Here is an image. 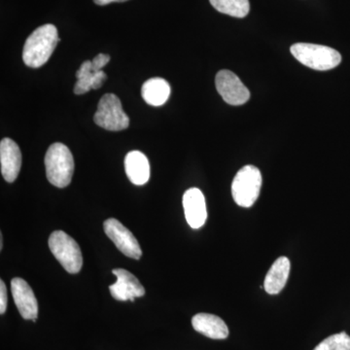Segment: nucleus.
<instances>
[{
	"label": "nucleus",
	"instance_id": "4468645a",
	"mask_svg": "<svg viewBox=\"0 0 350 350\" xmlns=\"http://www.w3.org/2000/svg\"><path fill=\"white\" fill-rule=\"evenodd\" d=\"M77 82L75 87L76 94H84L91 90L100 89L107 76L105 71L94 68L92 61L84 62L76 72Z\"/></svg>",
	"mask_w": 350,
	"mask_h": 350
},
{
	"label": "nucleus",
	"instance_id": "20e7f679",
	"mask_svg": "<svg viewBox=\"0 0 350 350\" xmlns=\"http://www.w3.org/2000/svg\"><path fill=\"white\" fill-rule=\"evenodd\" d=\"M262 183V174L254 165H245L239 170L232 184L234 202L241 207H251L259 198Z\"/></svg>",
	"mask_w": 350,
	"mask_h": 350
},
{
	"label": "nucleus",
	"instance_id": "dca6fc26",
	"mask_svg": "<svg viewBox=\"0 0 350 350\" xmlns=\"http://www.w3.org/2000/svg\"><path fill=\"white\" fill-rule=\"evenodd\" d=\"M290 273V261L287 257H280L273 262L265 278L264 289L269 295H276L286 285Z\"/></svg>",
	"mask_w": 350,
	"mask_h": 350
},
{
	"label": "nucleus",
	"instance_id": "f03ea898",
	"mask_svg": "<svg viewBox=\"0 0 350 350\" xmlns=\"http://www.w3.org/2000/svg\"><path fill=\"white\" fill-rule=\"evenodd\" d=\"M48 181L57 188L68 187L75 172V160L68 147L63 144L51 145L45 156Z\"/></svg>",
	"mask_w": 350,
	"mask_h": 350
},
{
	"label": "nucleus",
	"instance_id": "f3484780",
	"mask_svg": "<svg viewBox=\"0 0 350 350\" xmlns=\"http://www.w3.org/2000/svg\"><path fill=\"white\" fill-rule=\"evenodd\" d=\"M142 94L145 103L149 105L162 107L169 100L170 86L163 78H151L142 86Z\"/></svg>",
	"mask_w": 350,
	"mask_h": 350
},
{
	"label": "nucleus",
	"instance_id": "6e6552de",
	"mask_svg": "<svg viewBox=\"0 0 350 350\" xmlns=\"http://www.w3.org/2000/svg\"><path fill=\"white\" fill-rule=\"evenodd\" d=\"M103 229L108 238L124 255L131 259H140L142 251L137 239L120 221L115 218L107 219L103 224Z\"/></svg>",
	"mask_w": 350,
	"mask_h": 350
},
{
	"label": "nucleus",
	"instance_id": "f257e3e1",
	"mask_svg": "<svg viewBox=\"0 0 350 350\" xmlns=\"http://www.w3.org/2000/svg\"><path fill=\"white\" fill-rule=\"evenodd\" d=\"M59 41L57 29L54 25L39 27L25 41L23 50V61L25 66L38 68L47 63Z\"/></svg>",
	"mask_w": 350,
	"mask_h": 350
},
{
	"label": "nucleus",
	"instance_id": "7ed1b4c3",
	"mask_svg": "<svg viewBox=\"0 0 350 350\" xmlns=\"http://www.w3.org/2000/svg\"><path fill=\"white\" fill-rule=\"evenodd\" d=\"M290 51L301 64L315 70H330L342 62L340 53L328 46L297 43L291 46Z\"/></svg>",
	"mask_w": 350,
	"mask_h": 350
},
{
	"label": "nucleus",
	"instance_id": "9d476101",
	"mask_svg": "<svg viewBox=\"0 0 350 350\" xmlns=\"http://www.w3.org/2000/svg\"><path fill=\"white\" fill-rule=\"evenodd\" d=\"M11 292L23 319L36 322L38 315V304L29 283L16 278L11 282Z\"/></svg>",
	"mask_w": 350,
	"mask_h": 350
},
{
	"label": "nucleus",
	"instance_id": "6ab92c4d",
	"mask_svg": "<svg viewBox=\"0 0 350 350\" xmlns=\"http://www.w3.org/2000/svg\"><path fill=\"white\" fill-rule=\"evenodd\" d=\"M313 350H350V337L345 332L335 334L322 340Z\"/></svg>",
	"mask_w": 350,
	"mask_h": 350
},
{
	"label": "nucleus",
	"instance_id": "1a4fd4ad",
	"mask_svg": "<svg viewBox=\"0 0 350 350\" xmlns=\"http://www.w3.org/2000/svg\"><path fill=\"white\" fill-rule=\"evenodd\" d=\"M112 273L116 275L117 282L110 285L109 290L115 300L133 301L135 298L144 296V287L130 271L124 269H115Z\"/></svg>",
	"mask_w": 350,
	"mask_h": 350
},
{
	"label": "nucleus",
	"instance_id": "ddd939ff",
	"mask_svg": "<svg viewBox=\"0 0 350 350\" xmlns=\"http://www.w3.org/2000/svg\"><path fill=\"white\" fill-rule=\"evenodd\" d=\"M192 325L202 335L214 340H224L229 336V329L223 319L209 313H199L192 319Z\"/></svg>",
	"mask_w": 350,
	"mask_h": 350
},
{
	"label": "nucleus",
	"instance_id": "0eeeda50",
	"mask_svg": "<svg viewBox=\"0 0 350 350\" xmlns=\"http://www.w3.org/2000/svg\"><path fill=\"white\" fill-rule=\"evenodd\" d=\"M215 85L219 94L228 105L238 107L250 100V90L232 71L226 69L219 71L216 75Z\"/></svg>",
	"mask_w": 350,
	"mask_h": 350
},
{
	"label": "nucleus",
	"instance_id": "9b49d317",
	"mask_svg": "<svg viewBox=\"0 0 350 350\" xmlns=\"http://www.w3.org/2000/svg\"><path fill=\"white\" fill-rule=\"evenodd\" d=\"M0 165L2 176L7 182L12 183L17 179L22 167V153L10 138H3L0 142Z\"/></svg>",
	"mask_w": 350,
	"mask_h": 350
},
{
	"label": "nucleus",
	"instance_id": "39448f33",
	"mask_svg": "<svg viewBox=\"0 0 350 350\" xmlns=\"http://www.w3.org/2000/svg\"><path fill=\"white\" fill-rule=\"evenodd\" d=\"M49 247L57 261L69 273H78L83 266L82 252L75 239L63 231H55L49 238Z\"/></svg>",
	"mask_w": 350,
	"mask_h": 350
},
{
	"label": "nucleus",
	"instance_id": "a211bd4d",
	"mask_svg": "<svg viewBox=\"0 0 350 350\" xmlns=\"http://www.w3.org/2000/svg\"><path fill=\"white\" fill-rule=\"evenodd\" d=\"M218 12L234 18H244L250 11V0H209Z\"/></svg>",
	"mask_w": 350,
	"mask_h": 350
},
{
	"label": "nucleus",
	"instance_id": "2eb2a0df",
	"mask_svg": "<svg viewBox=\"0 0 350 350\" xmlns=\"http://www.w3.org/2000/svg\"><path fill=\"white\" fill-rule=\"evenodd\" d=\"M126 176L131 183L142 186L150 178V165L148 159L139 151H131L125 159Z\"/></svg>",
	"mask_w": 350,
	"mask_h": 350
},
{
	"label": "nucleus",
	"instance_id": "aec40b11",
	"mask_svg": "<svg viewBox=\"0 0 350 350\" xmlns=\"http://www.w3.org/2000/svg\"><path fill=\"white\" fill-rule=\"evenodd\" d=\"M7 301L8 298H7L6 285L3 280H1L0 282V313L1 314H4L6 312Z\"/></svg>",
	"mask_w": 350,
	"mask_h": 350
},
{
	"label": "nucleus",
	"instance_id": "f8f14e48",
	"mask_svg": "<svg viewBox=\"0 0 350 350\" xmlns=\"http://www.w3.org/2000/svg\"><path fill=\"white\" fill-rule=\"evenodd\" d=\"M184 213L188 224L193 229H199L206 223L207 211L206 199L202 191L191 188L183 195Z\"/></svg>",
	"mask_w": 350,
	"mask_h": 350
},
{
	"label": "nucleus",
	"instance_id": "412c9836",
	"mask_svg": "<svg viewBox=\"0 0 350 350\" xmlns=\"http://www.w3.org/2000/svg\"><path fill=\"white\" fill-rule=\"evenodd\" d=\"M128 0H94V3L96 5L103 6L107 5V4L112 3V2H125Z\"/></svg>",
	"mask_w": 350,
	"mask_h": 350
},
{
	"label": "nucleus",
	"instance_id": "423d86ee",
	"mask_svg": "<svg viewBox=\"0 0 350 350\" xmlns=\"http://www.w3.org/2000/svg\"><path fill=\"white\" fill-rule=\"evenodd\" d=\"M94 120L96 125L107 131H124L130 126V118L124 112L121 100L113 94H105L100 98Z\"/></svg>",
	"mask_w": 350,
	"mask_h": 350
}]
</instances>
